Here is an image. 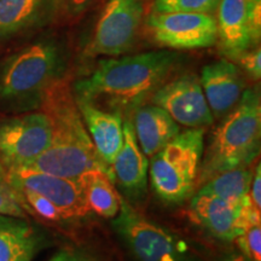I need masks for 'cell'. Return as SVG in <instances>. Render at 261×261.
I'll list each match as a JSON object with an SVG mask.
<instances>
[{
	"mask_svg": "<svg viewBox=\"0 0 261 261\" xmlns=\"http://www.w3.org/2000/svg\"><path fill=\"white\" fill-rule=\"evenodd\" d=\"M47 261H98L90 250L85 248L68 247L62 248Z\"/></svg>",
	"mask_w": 261,
	"mask_h": 261,
	"instance_id": "obj_27",
	"label": "cell"
},
{
	"mask_svg": "<svg viewBox=\"0 0 261 261\" xmlns=\"http://www.w3.org/2000/svg\"><path fill=\"white\" fill-rule=\"evenodd\" d=\"M145 12V0H108L86 47L90 57H119L136 46Z\"/></svg>",
	"mask_w": 261,
	"mask_h": 261,
	"instance_id": "obj_7",
	"label": "cell"
},
{
	"mask_svg": "<svg viewBox=\"0 0 261 261\" xmlns=\"http://www.w3.org/2000/svg\"><path fill=\"white\" fill-rule=\"evenodd\" d=\"M112 225L137 261H202L185 241L140 214L121 196Z\"/></svg>",
	"mask_w": 261,
	"mask_h": 261,
	"instance_id": "obj_6",
	"label": "cell"
},
{
	"mask_svg": "<svg viewBox=\"0 0 261 261\" xmlns=\"http://www.w3.org/2000/svg\"><path fill=\"white\" fill-rule=\"evenodd\" d=\"M261 99L256 89H246L226 114L203 150L196 188L220 173L249 167L260 154Z\"/></svg>",
	"mask_w": 261,
	"mask_h": 261,
	"instance_id": "obj_4",
	"label": "cell"
},
{
	"mask_svg": "<svg viewBox=\"0 0 261 261\" xmlns=\"http://www.w3.org/2000/svg\"><path fill=\"white\" fill-rule=\"evenodd\" d=\"M60 16V0H0V41L45 27Z\"/></svg>",
	"mask_w": 261,
	"mask_h": 261,
	"instance_id": "obj_14",
	"label": "cell"
},
{
	"mask_svg": "<svg viewBox=\"0 0 261 261\" xmlns=\"http://www.w3.org/2000/svg\"><path fill=\"white\" fill-rule=\"evenodd\" d=\"M253 174L254 171L248 167L223 172L203 182L197 188V192L215 196L231 203H243L249 192Z\"/></svg>",
	"mask_w": 261,
	"mask_h": 261,
	"instance_id": "obj_20",
	"label": "cell"
},
{
	"mask_svg": "<svg viewBox=\"0 0 261 261\" xmlns=\"http://www.w3.org/2000/svg\"><path fill=\"white\" fill-rule=\"evenodd\" d=\"M97 0H60V16L68 21H76L86 14Z\"/></svg>",
	"mask_w": 261,
	"mask_h": 261,
	"instance_id": "obj_26",
	"label": "cell"
},
{
	"mask_svg": "<svg viewBox=\"0 0 261 261\" xmlns=\"http://www.w3.org/2000/svg\"><path fill=\"white\" fill-rule=\"evenodd\" d=\"M68 51L54 38L19 48L0 64V107L14 112L40 109L46 94L67 77Z\"/></svg>",
	"mask_w": 261,
	"mask_h": 261,
	"instance_id": "obj_3",
	"label": "cell"
},
{
	"mask_svg": "<svg viewBox=\"0 0 261 261\" xmlns=\"http://www.w3.org/2000/svg\"><path fill=\"white\" fill-rule=\"evenodd\" d=\"M6 175V169L4 168V166L2 165V162H0V178H5Z\"/></svg>",
	"mask_w": 261,
	"mask_h": 261,
	"instance_id": "obj_30",
	"label": "cell"
},
{
	"mask_svg": "<svg viewBox=\"0 0 261 261\" xmlns=\"http://www.w3.org/2000/svg\"><path fill=\"white\" fill-rule=\"evenodd\" d=\"M75 100L98 156L110 168L123 144L122 116L85 100Z\"/></svg>",
	"mask_w": 261,
	"mask_h": 261,
	"instance_id": "obj_17",
	"label": "cell"
},
{
	"mask_svg": "<svg viewBox=\"0 0 261 261\" xmlns=\"http://www.w3.org/2000/svg\"><path fill=\"white\" fill-rule=\"evenodd\" d=\"M220 0H154L152 12H201L214 14Z\"/></svg>",
	"mask_w": 261,
	"mask_h": 261,
	"instance_id": "obj_22",
	"label": "cell"
},
{
	"mask_svg": "<svg viewBox=\"0 0 261 261\" xmlns=\"http://www.w3.org/2000/svg\"><path fill=\"white\" fill-rule=\"evenodd\" d=\"M5 179L11 188L27 189L44 196L61 212L65 221L83 219L91 212L85 195L84 178H64L21 168L6 171Z\"/></svg>",
	"mask_w": 261,
	"mask_h": 261,
	"instance_id": "obj_10",
	"label": "cell"
},
{
	"mask_svg": "<svg viewBox=\"0 0 261 261\" xmlns=\"http://www.w3.org/2000/svg\"><path fill=\"white\" fill-rule=\"evenodd\" d=\"M218 41L221 52L232 61L259 44L249 23V0H220L218 5Z\"/></svg>",
	"mask_w": 261,
	"mask_h": 261,
	"instance_id": "obj_15",
	"label": "cell"
},
{
	"mask_svg": "<svg viewBox=\"0 0 261 261\" xmlns=\"http://www.w3.org/2000/svg\"><path fill=\"white\" fill-rule=\"evenodd\" d=\"M40 110L50 119L51 143L25 169L71 179L106 173L113 180L112 171L94 149L67 77L52 87Z\"/></svg>",
	"mask_w": 261,
	"mask_h": 261,
	"instance_id": "obj_2",
	"label": "cell"
},
{
	"mask_svg": "<svg viewBox=\"0 0 261 261\" xmlns=\"http://www.w3.org/2000/svg\"><path fill=\"white\" fill-rule=\"evenodd\" d=\"M203 150L204 129L189 128L150 159V182L163 202L178 204L194 194Z\"/></svg>",
	"mask_w": 261,
	"mask_h": 261,
	"instance_id": "obj_5",
	"label": "cell"
},
{
	"mask_svg": "<svg viewBox=\"0 0 261 261\" xmlns=\"http://www.w3.org/2000/svg\"><path fill=\"white\" fill-rule=\"evenodd\" d=\"M198 79L214 119L221 120L230 113L247 89L240 67L230 60L204 65Z\"/></svg>",
	"mask_w": 261,
	"mask_h": 261,
	"instance_id": "obj_13",
	"label": "cell"
},
{
	"mask_svg": "<svg viewBox=\"0 0 261 261\" xmlns=\"http://www.w3.org/2000/svg\"><path fill=\"white\" fill-rule=\"evenodd\" d=\"M250 2H255V3H261V0H250Z\"/></svg>",
	"mask_w": 261,
	"mask_h": 261,
	"instance_id": "obj_31",
	"label": "cell"
},
{
	"mask_svg": "<svg viewBox=\"0 0 261 261\" xmlns=\"http://www.w3.org/2000/svg\"><path fill=\"white\" fill-rule=\"evenodd\" d=\"M219 261H250L246 255H243L241 252H233L225 255L223 259H220Z\"/></svg>",
	"mask_w": 261,
	"mask_h": 261,
	"instance_id": "obj_29",
	"label": "cell"
},
{
	"mask_svg": "<svg viewBox=\"0 0 261 261\" xmlns=\"http://www.w3.org/2000/svg\"><path fill=\"white\" fill-rule=\"evenodd\" d=\"M0 214L27 218V212L22 207L17 194L5 178H0Z\"/></svg>",
	"mask_w": 261,
	"mask_h": 261,
	"instance_id": "obj_24",
	"label": "cell"
},
{
	"mask_svg": "<svg viewBox=\"0 0 261 261\" xmlns=\"http://www.w3.org/2000/svg\"><path fill=\"white\" fill-rule=\"evenodd\" d=\"M151 103L166 110L179 126L203 128L214 123L200 79L194 74H184L169 79L155 91Z\"/></svg>",
	"mask_w": 261,
	"mask_h": 261,
	"instance_id": "obj_11",
	"label": "cell"
},
{
	"mask_svg": "<svg viewBox=\"0 0 261 261\" xmlns=\"http://www.w3.org/2000/svg\"><path fill=\"white\" fill-rule=\"evenodd\" d=\"M145 27L152 40L172 50L212 47L218 41L217 18L201 12H151Z\"/></svg>",
	"mask_w": 261,
	"mask_h": 261,
	"instance_id": "obj_9",
	"label": "cell"
},
{
	"mask_svg": "<svg viewBox=\"0 0 261 261\" xmlns=\"http://www.w3.org/2000/svg\"><path fill=\"white\" fill-rule=\"evenodd\" d=\"M132 122L139 148L151 159L163 146L180 133V126L162 108L143 104L132 113Z\"/></svg>",
	"mask_w": 261,
	"mask_h": 261,
	"instance_id": "obj_19",
	"label": "cell"
},
{
	"mask_svg": "<svg viewBox=\"0 0 261 261\" xmlns=\"http://www.w3.org/2000/svg\"><path fill=\"white\" fill-rule=\"evenodd\" d=\"M190 217L208 233L224 242L236 241L248 224L261 220V214L250 210L246 201L231 203L200 192H196L191 200Z\"/></svg>",
	"mask_w": 261,
	"mask_h": 261,
	"instance_id": "obj_12",
	"label": "cell"
},
{
	"mask_svg": "<svg viewBox=\"0 0 261 261\" xmlns=\"http://www.w3.org/2000/svg\"><path fill=\"white\" fill-rule=\"evenodd\" d=\"M85 195L91 212L107 219L115 218L120 211V196L113 180L106 173H94L84 177Z\"/></svg>",
	"mask_w": 261,
	"mask_h": 261,
	"instance_id": "obj_21",
	"label": "cell"
},
{
	"mask_svg": "<svg viewBox=\"0 0 261 261\" xmlns=\"http://www.w3.org/2000/svg\"><path fill=\"white\" fill-rule=\"evenodd\" d=\"M232 61L238 62L240 67L254 80H260L261 76V50L253 47L238 55Z\"/></svg>",
	"mask_w": 261,
	"mask_h": 261,
	"instance_id": "obj_25",
	"label": "cell"
},
{
	"mask_svg": "<svg viewBox=\"0 0 261 261\" xmlns=\"http://www.w3.org/2000/svg\"><path fill=\"white\" fill-rule=\"evenodd\" d=\"M236 241L243 255L250 261H261V221L248 224Z\"/></svg>",
	"mask_w": 261,
	"mask_h": 261,
	"instance_id": "obj_23",
	"label": "cell"
},
{
	"mask_svg": "<svg viewBox=\"0 0 261 261\" xmlns=\"http://www.w3.org/2000/svg\"><path fill=\"white\" fill-rule=\"evenodd\" d=\"M110 171L113 180H116L127 195L140 197L146 191L149 159L139 148L130 120L123 122V144L110 166Z\"/></svg>",
	"mask_w": 261,
	"mask_h": 261,
	"instance_id": "obj_16",
	"label": "cell"
},
{
	"mask_svg": "<svg viewBox=\"0 0 261 261\" xmlns=\"http://www.w3.org/2000/svg\"><path fill=\"white\" fill-rule=\"evenodd\" d=\"M182 60V55L169 50L102 58L71 89L76 99L128 115L171 79Z\"/></svg>",
	"mask_w": 261,
	"mask_h": 261,
	"instance_id": "obj_1",
	"label": "cell"
},
{
	"mask_svg": "<svg viewBox=\"0 0 261 261\" xmlns=\"http://www.w3.org/2000/svg\"><path fill=\"white\" fill-rule=\"evenodd\" d=\"M50 241L27 218L0 214V261H33Z\"/></svg>",
	"mask_w": 261,
	"mask_h": 261,
	"instance_id": "obj_18",
	"label": "cell"
},
{
	"mask_svg": "<svg viewBox=\"0 0 261 261\" xmlns=\"http://www.w3.org/2000/svg\"><path fill=\"white\" fill-rule=\"evenodd\" d=\"M247 203L256 213L261 214V168L260 165L254 169L253 180L248 192Z\"/></svg>",
	"mask_w": 261,
	"mask_h": 261,
	"instance_id": "obj_28",
	"label": "cell"
},
{
	"mask_svg": "<svg viewBox=\"0 0 261 261\" xmlns=\"http://www.w3.org/2000/svg\"><path fill=\"white\" fill-rule=\"evenodd\" d=\"M52 128L42 110L0 121V162L6 171L27 167L48 148Z\"/></svg>",
	"mask_w": 261,
	"mask_h": 261,
	"instance_id": "obj_8",
	"label": "cell"
}]
</instances>
